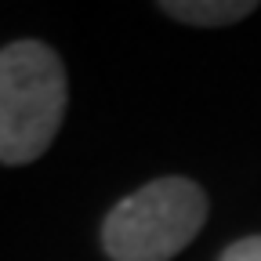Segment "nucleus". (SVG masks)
<instances>
[{"mask_svg":"<svg viewBox=\"0 0 261 261\" xmlns=\"http://www.w3.org/2000/svg\"><path fill=\"white\" fill-rule=\"evenodd\" d=\"M69 80L55 47L15 40L0 47V163L40 160L65 120Z\"/></svg>","mask_w":261,"mask_h":261,"instance_id":"obj_1","label":"nucleus"},{"mask_svg":"<svg viewBox=\"0 0 261 261\" xmlns=\"http://www.w3.org/2000/svg\"><path fill=\"white\" fill-rule=\"evenodd\" d=\"M207 221V192L189 178H156L123 196L102 225L113 261H171Z\"/></svg>","mask_w":261,"mask_h":261,"instance_id":"obj_2","label":"nucleus"},{"mask_svg":"<svg viewBox=\"0 0 261 261\" xmlns=\"http://www.w3.org/2000/svg\"><path fill=\"white\" fill-rule=\"evenodd\" d=\"M257 4H250V0H211V4H203V0H192V4H178V0H167L163 4V11H167L171 18L178 22H189V25H228V22H240L254 11Z\"/></svg>","mask_w":261,"mask_h":261,"instance_id":"obj_3","label":"nucleus"},{"mask_svg":"<svg viewBox=\"0 0 261 261\" xmlns=\"http://www.w3.org/2000/svg\"><path fill=\"white\" fill-rule=\"evenodd\" d=\"M221 261H261V236H247V240H236L221 254Z\"/></svg>","mask_w":261,"mask_h":261,"instance_id":"obj_4","label":"nucleus"}]
</instances>
